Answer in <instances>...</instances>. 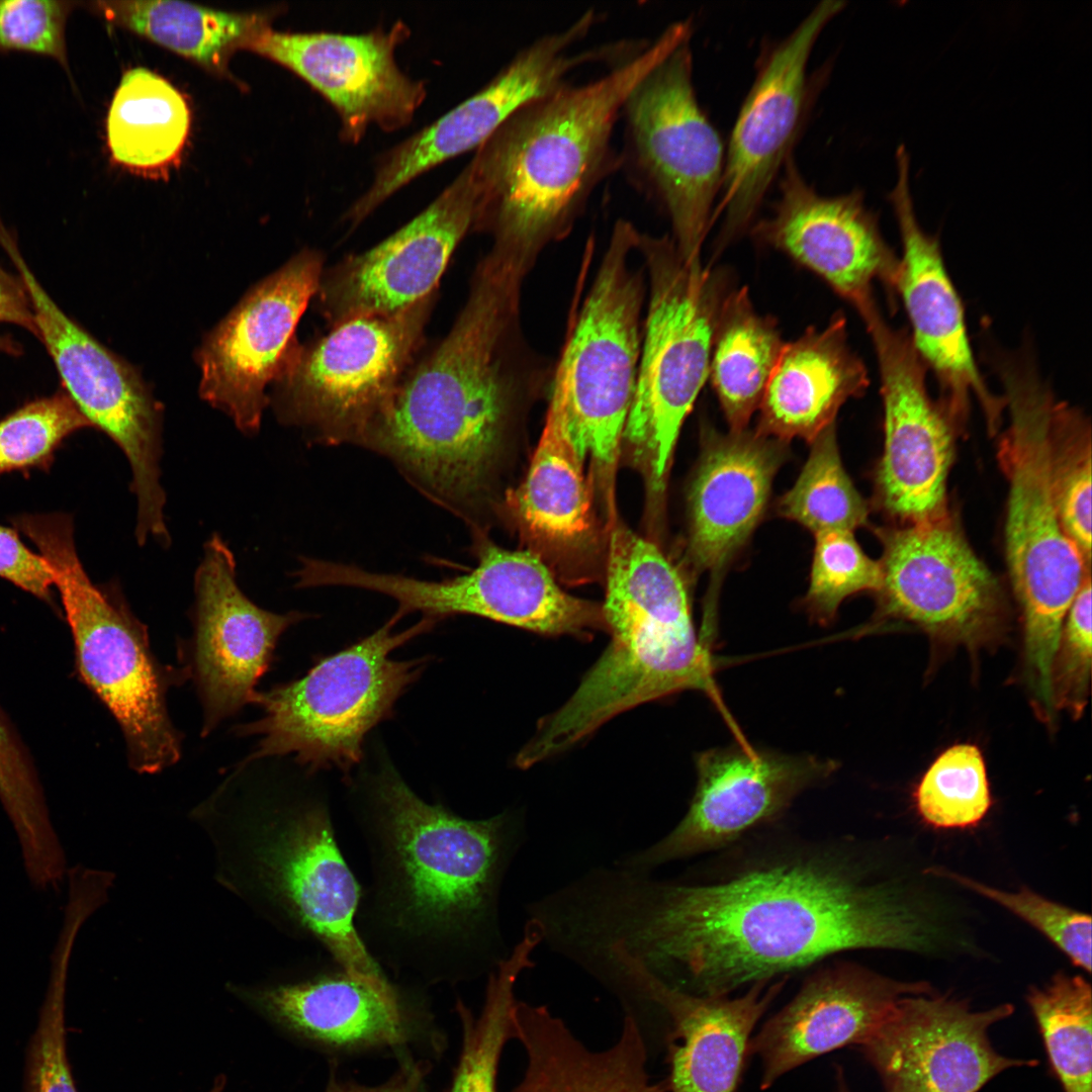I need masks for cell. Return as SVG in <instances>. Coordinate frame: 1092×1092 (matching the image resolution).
Instances as JSON below:
<instances>
[{
  "mask_svg": "<svg viewBox=\"0 0 1092 1092\" xmlns=\"http://www.w3.org/2000/svg\"><path fill=\"white\" fill-rule=\"evenodd\" d=\"M859 312L876 352L884 406V450L876 475L880 508L900 525L948 513L954 425L926 387V366L910 335L891 326L872 299Z\"/></svg>",
  "mask_w": 1092,
  "mask_h": 1092,
  "instance_id": "obj_18",
  "label": "cell"
},
{
  "mask_svg": "<svg viewBox=\"0 0 1092 1092\" xmlns=\"http://www.w3.org/2000/svg\"><path fill=\"white\" fill-rule=\"evenodd\" d=\"M345 586L383 594L398 604L400 617L420 612L439 621L474 615L546 635H589L607 630L602 607L565 593L533 552L492 544L481 548L476 567L443 580H423L347 566Z\"/></svg>",
  "mask_w": 1092,
  "mask_h": 1092,
  "instance_id": "obj_21",
  "label": "cell"
},
{
  "mask_svg": "<svg viewBox=\"0 0 1092 1092\" xmlns=\"http://www.w3.org/2000/svg\"><path fill=\"white\" fill-rule=\"evenodd\" d=\"M0 577L55 606V580L49 563L23 543L16 529L3 525H0Z\"/></svg>",
  "mask_w": 1092,
  "mask_h": 1092,
  "instance_id": "obj_50",
  "label": "cell"
},
{
  "mask_svg": "<svg viewBox=\"0 0 1092 1092\" xmlns=\"http://www.w3.org/2000/svg\"><path fill=\"white\" fill-rule=\"evenodd\" d=\"M693 32L691 19L672 22L605 75L566 82L507 119L468 163L478 194L475 230L536 255L565 235L595 188L620 168L612 140L628 95Z\"/></svg>",
  "mask_w": 1092,
  "mask_h": 1092,
  "instance_id": "obj_4",
  "label": "cell"
},
{
  "mask_svg": "<svg viewBox=\"0 0 1092 1092\" xmlns=\"http://www.w3.org/2000/svg\"><path fill=\"white\" fill-rule=\"evenodd\" d=\"M10 522L53 570L77 673L119 725L130 768L140 774L169 768L180 759L182 735L170 718L167 694L189 679L187 668L159 661L147 626L118 583L91 580L77 553L71 515L24 513Z\"/></svg>",
  "mask_w": 1092,
  "mask_h": 1092,
  "instance_id": "obj_7",
  "label": "cell"
},
{
  "mask_svg": "<svg viewBox=\"0 0 1092 1092\" xmlns=\"http://www.w3.org/2000/svg\"><path fill=\"white\" fill-rule=\"evenodd\" d=\"M436 292L388 315L348 320L305 348L276 382L279 420L326 445H363L421 345Z\"/></svg>",
  "mask_w": 1092,
  "mask_h": 1092,
  "instance_id": "obj_12",
  "label": "cell"
},
{
  "mask_svg": "<svg viewBox=\"0 0 1092 1092\" xmlns=\"http://www.w3.org/2000/svg\"><path fill=\"white\" fill-rule=\"evenodd\" d=\"M514 1039L526 1066L512 1092H665L648 1074L644 1037L632 1015L615 1043L594 1051L546 1006L518 1001Z\"/></svg>",
  "mask_w": 1092,
  "mask_h": 1092,
  "instance_id": "obj_33",
  "label": "cell"
},
{
  "mask_svg": "<svg viewBox=\"0 0 1092 1092\" xmlns=\"http://www.w3.org/2000/svg\"><path fill=\"white\" fill-rule=\"evenodd\" d=\"M1091 592L1089 573L1067 612L1052 668L1055 708L1075 717L1086 705L1091 675Z\"/></svg>",
  "mask_w": 1092,
  "mask_h": 1092,
  "instance_id": "obj_48",
  "label": "cell"
},
{
  "mask_svg": "<svg viewBox=\"0 0 1092 1092\" xmlns=\"http://www.w3.org/2000/svg\"><path fill=\"white\" fill-rule=\"evenodd\" d=\"M582 463L565 423L547 410L527 475L508 496L514 514L536 538L565 545L589 531L592 493Z\"/></svg>",
  "mask_w": 1092,
  "mask_h": 1092,
  "instance_id": "obj_35",
  "label": "cell"
},
{
  "mask_svg": "<svg viewBox=\"0 0 1092 1092\" xmlns=\"http://www.w3.org/2000/svg\"><path fill=\"white\" fill-rule=\"evenodd\" d=\"M784 345L776 320L756 311L745 287L732 289L717 322L709 367L730 431L746 429Z\"/></svg>",
  "mask_w": 1092,
  "mask_h": 1092,
  "instance_id": "obj_37",
  "label": "cell"
},
{
  "mask_svg": "<svg viewBox=\"0 0 1092 1092\" xmlns=\"http://www.w3.org/2000/svg\"><path fill=\"white\" fill-rule=\"evenodd\" d=\"M868 385L867 368L847 340L845 317L834 314L825 328H808L785 343L758 407L757 431L784 442L811 443Z\"/></svg>",
  "mask_w": 1092,
  "mask_h": 1092,
  "instance_id": "obj_32",
  "label": "cell"
},
{
  "mask_svg": "<svg viewBox=\"0 0 1092 1092\" xmlns=\"http://www.w3.org/2000/svg\"><path fill=\"white\" fill-rule=\"evenodd\" d=\"M0 243L28 295L37 337L60 376L64 392L90 423L125 455L136 499L135 540L169 546L166 493L161 484L162 408L134 369L101 345L48 294L6 235Z\"/></svg>",
  "mask_w": 1092,
  "mask_h": 1092,
  "instance_id": "obj_13",
  "label": "cell"
},
{
  "mask_svg": "<svg viewBox=\"0 0 1092 1092\" xmlns=\"http://www.w3.org/2000/svg\"><path fill=\"white\" fill-rule=\"evenodd\" d=\"M396 613L381 628L321 660L295 680L257 691L252 704L260 719L238 727L257 736L246 762L292 755L310 772L338 768L345 775L360 762L367 733L386 719L406 689L428 665V657L395 660L390 653L431 630L437 621L423 617L401 632Z\"/></svg>",
  "mask_w": 1092,
  "mask_h": 1092,
  "instance_id": "obj_9",
  "label": "cell"
},
{
  "mask_svg": "<svg viewBox=\"0 0 1092 1092\" xmlns=\"http://www.w3.org/2000/svg\"><path fill=\"white\" fill-rule=\"evenodd\" d=\"M1014 1012L1004 1003L985 1010L933 991L901 998L858 1046L884 1092H979L1000 1073L1034 1067L993 1046L990 1028Z\"/></svg>",
  "mask_w": 1092,
  "mask_h": 1092,
  "instance_id": "obj_23",
  "label": "cell"
},
{
  "mask_svg": "<svg viewBox=\"0 0 1092 1092\" xmlns=\"http://www.w3.org/2000/svg\"><path fill=\"white\" fill-rule=\"evenodd\" d=\"M929 991L925 982L898 981L848 961L819 964L752 1035L748 1054L760 1060V1088L815 1058L859 1045L901 998Z\"/></svg>",
  "mask_w": 1092,
  "mask_h": 1092,
  "instance_id": "obj_28",
  "label": "cell"
},
{
  "mask_svg": "<svg viewBox=\"0 0 1092 1092\" xmlns=\"http://www.w3.org/2000/svg\"><path fill=\"white\" fill-rule=\"evenodd\" d=\"M429 1067L424 1062L407 1063L387 1082L366 1087L358 1084L331 1082L326 1092H419Z\"/></svg>",
  "mask_w": 1092,
  "mask_h": 1092,
  "instance_id": "obj_52",
  "label": "cell"
},
{
  "mask_svg": "<svg viewBox=\"0 0 1092 1092\" xmlns=\"http://www.w3.org/2000/svg\"><path fill=\"white\" fill-rule=\"evenodd\" d=\"M477 214V187L467 164L406 224L323 273L317 293L329 324L393 314L435 293L453 252L475 230Z\"/></svg>",
  "mask_w": 1092,
  "mask_h": 1092,
  "instance_id": "obj_25",
  "label": "cell"
},
{
  "mask_svg": "<svg viewBox=\"0 0 1092 1092\" xmlns=\"http://www.w3.org/2000/svg\"><path fill=\"white\" fill-rule=\"evenodd\" d=\"M897 180L888 194L902 241V257L894 289L904 303L912 344L935 374L940 403L957 427L967 420L975 397L984 413L988 431L997 434L1004 396L994 395L975 361L966 328L961 298L947 273L936 236L926 233L917 219L910 192V156L904 145L895 154Z\"/></svg>",
  "mask_w": 1092,
  "mask_h": 1092,
  "instance_id": "obj_26",
  "label": "cell"
},
{
  "mask_svg": "<svg viewBox=\"0 0 1092 1092\" xmlns=\"http://www.w3.org/2000/svg\"><path fill=\"white\" fill-rule=\"evenodd\" d=\"M785 443L757 430H706L689 495L688 556L695 570L720 574L748 540L785 461Z\"/></svg>",
  "mask_w": 1092,
  "mask_h": 1092,
  "instance_id": "obj_30",
  "label": "cell"
},
{
  "mask_svg": "<svg viewBox=\"0 0 1092 1092\" xmlns=\"http://www.w3.org/2000/svg\"><path fill=\"white\" fill-rule=\"evenodd\" d=\"M600 15L583 12L572 23L546 33L520 50L483 87L438 119L381 154L372 183L344 218L355 226L419 176L476 150L507 119L530 101L560 87L578 68L610 61L612 46L574 51Z\"/></svg>",
  "mask_w": 1092,
  "mask_h": 1092,
  "instance_id": "obj_15",
  "label": "cell"
},
{
  "mask_svg": "<svg viewBox=\"0 0 1092 1092\" xmlns=\"http://www.w3.org/2000/svg\"><path fill=\"white\" fill-rule=\"evenodd\" d=\"M282 806L262 824L256 855L260 881L288 931L313 942L378 989L391 981L354 927L361 886L338 845L325 800Z\"/></svg>",
  "mask_w": 1092,
  "mask_h": 1092,
  "instance_id": "obj_14",
  "label": "cell"
},
{
  "mask_svg": "<svg viewBox=\"0 0 1092 1092\" xmlns=\"http://www.w3.org/2000/svg\"><path fill=\"white\" fill-rule=\"evenodd\" d=\"M1049 452L1061 525L1091 564V427L1083 413L1059 399L1052 412Z\"/></svg>",
  "mask_w": 1092,
  "mask_h": 1092,
  "instance_id": "obj_42",
  "label": "cell"
},
{
  "mask_svg": "<svg viewBox=\"0 0 1092 1092\" xmlns=\"http://www.w3.org/2000/svg\"><path fill=\"white\" fill-rule=\"evenodd\" d=\"M639 231L619 219L589 290L575 299L548 410L565 423L582 459L589 455L608 498L635 390L645 296L631 265Z\"/></svg>",
  "mask_w": 1092,
  "mask_h": 1092,
  "instance_id": "obj_10",
  "label": "cell"
},
{
  "mask_svg": "<svg viewBox=\"0 0 1092 1092\" xmlns=\"http://www.w3.org/2000/svg\"><path fill=\"white\" fill-rule=\"evenodd\" d=\"M302 978L254 994L281 1024L336 1046L399 1045L410 1036L399 987L383 991L354 976L324 953Z\"/></svg>",
  "mask_w": 1092,
  "mask_h": 1092,
  "instance_id": "obj_31",
  "label": "cell"
},
{
  "mask_svg": "<svg viewBox=\"0 0 1092 1092\" xmlns=\"http://www.w3.org/2000/svg\"><path fill=\"white\" fill-rule=\"evenodd\" d=\"M0 352L17 356L22 352V348L11 337L0 335Z\"/></svg>",
  "mask_w": 1092,
  "mask_h": 1092,
  "instance_id": "obj_53",
  "label": "cell"
},
{
  "mask_svg": "<svg viewBox=\"0 0 1092 1092\" xmlns=\"http://www.w3.org/2000/svg\"><path fill=\"white\" fill-rule=\"evenodd\" d=\"M668 1016L665 1092H735L752 1031L786 979L757 982L741 995H706L672 986L624 962L606 968Z\"/></svg>",
  "mask_w": 1092,
  "mask_h": 1092,
  "instance_id": "obj_29",
  "label": "cell"
},
{
  "mask_svg": "<svg viewBox=\"0 0 1092 1092\" xmlns=\"http://www.w3.org/2000/svg\"><path fill=\"white\" fill-rule=\"evenodd\" d=\"M649 279L648 311L624 437L662 493L682 424L709 377L715 329L730 276L685 259L673 242L639 233Z\"/></svg>",
  "mask_w": 1092,
  "mask_h": 1092,
  "instance_id": "obj_8",
  "label": "cell"
},
{
  "mask_svg": "<svg viewBox=\"0 0 1092 1092\" xmlns=\"http://www.w3.org/2000/svg\"><path fill=\"white\" fill-rule=\"evenodd\" d=\"M727 848L697 882L619 876L602 913L611 948L670 985L730 995L845 951L931 952L945 938L857 839L749 835Z\"/></svg>",
  "mask_w": 1092,
  "mask_h": 1092,
  "instance_id": "obj_1",
  "label": "cell"
},
{
  "mask_svg": "<svg viewBox=\"0 0 1092 1092\" xmlns=\"http://www.w3.org/2000/svg\"><path fill=\"white\" fill-rule=\"evenodd\" d=\"M529 270L514 253L488 252L451 330L408 368L363 444L452 513L481 494L515 401L548 377L521 329Z\"/></svg>",
  "mask_w": 1092,
  "mask_h": 1092,
  "instance_id": "obj_3",
  "label": "cell"
},
{
  "mask_svg": "<svg viewBox=\"0 0 1092 1092\" xmlns=\"http://www.w3.org/2000/svg\"><path fill=\"white\" fill-rule=\"evenodd\" d=\"M78 932L63 927L51 958L39 1017L25 1053L23 1092H77L66 1049L68 967Z\"/></svg>",
  "mask_w": 1092,
  "mask_h": 1092,
  "instance_id": "obj_45",
  "label": "cell"
},
{
  "mask_svg": "<svg viewBox=\"0 0 1092 1092\" xmlns=\"http://www.w3.org/2000/svg\"><path fill=\"white\" fill-rule=\"evenodd\" d=\"M411 35L403 21L360 33L287 32L266 27L249 50L288 69L335 109L340 139L359 143L370 125L395 131L410 124L426 83L404 73L396 49Z\"/></svg>",
  "mask_w": 1092,
  "mask_h": 1092,
  "instance_id": "obj_22",
  "label": "cell"
},
{
  "mask_svg": "<svg viewBox=\"0 0 1092 1092\" xmlns=\"http://www.w3.org/2000/svg\"><path fill=\"white\" fill-rule=\"evenodd\" d=\"M937 877L980 894L1014 913L1040 931L1076 967L1091 971V917L1051 901L1028 889L1007 892L944 869H930Z\"/></svg>",
  "mask_w": 1092,
  "mask_h": 1092,
  "instance_id": "obj_47",
  "label": "cell"
},
{
  "mask_svg": "<svg viewBox=\"0 0 1092 1092\" xmlns=\"http://www.w3.org/2000/svg\"><path fill=\"white\" fill-rule=\"evenodd\" d=\"M913 798L919 816L932 827L962 829L979 824L992 803L980 749L964 743L944 750L923 775Z\"/></svg>",
  "mask_w": 1092,
  "mask_h": 1092,
  "instance_id": "obj_43",
  "label": "cell"
},
{
  "mask_svg": "<svg viewBox=\"0 0 1092 1092\" xmlns=\"http://www.w3.org/2000/svg\"><path fill=\"white\" fill-rule=\"evenodd\" d=\"M79 2L0 0V52H22L68 69L66 27Z\"/></svg>",
  "mask_w": 1092,
  "mask_h": 1092,
  "instance_id": "obj_49",
  "label": "cell"
},
{
  "mask_svg": "<svg viewBox=\"0 0 1092 1092\" xmlns=\"http://www.w3.org/2000/svg\"><path fill=\"white\" fill-rule=\"evenodd\" d=\"M779 178L771 213L751 228L758 240L816 273L855 308L875 297V280L894 290L899 259L860 190L820 194L793 155Z\"/></svg>",
  "mask_w": 1092,
  "mask_h": 1092,
  "instance_id": "obj_27",
  "label": "cell"
},
{
  "mask_svg": "<svg viewBox=\"0 0 1092 1092\" xmlns=\"http://www.w3.org/2000/svg\"><path fill=\"white\" fill-rule=\"evenodd\" d=\"M837 1071L836 1086L832 1092H852L844 1079L842 1069L839 1067Z\"/></svg>",
  "mask_w": 1092,
  "mask_h": 1092,
  "instance_id": "obj_54",
  "label": "cell"
},
{
  "mask_svg": "<svg viewBox=\"0 0 1092 1092\" xmlns=\"http://www.w3.org/2000/svg\"><path fill=\"white\" fill-rule=\"evenodd\" d=\"M323 273L318 253L300 252L249 291L198 352L201 397L245 435L258 433L270 402L265 388L284 375L299 350L295 329Z\"/></svg>",
  "mask_w": 1092,
  "mask_h": 1092,
  "instance_id": "obj_20",
  "label": "cell"
},
{
  "mask_svg": "<svg viewBox=\"0 0 1092 1092\" xmlns=\"http://www.w3.org/2000/svg\"><path fill=\"white\" fill-rule=\"evenodd\" d=\"M0 323L18 326L37 337L31 304L21 280L1 267Z\"/></svg>",
  "mask_w": 1092,
  "mask_h": 1092,
  "instance_id": "obj_51",
  "label": "cell"
},
{
  "mask_svg": "<svg viewBox=\"0 0 1092 1092\" xmlns=\"http://www.w3.org/2000/svg\"><path fill=\"white\" fill-rule=\"evenodd\" d=\"M190 122L187 101L171 83L145 68L128 70L106 117L110 156L138 172L167 170L182 153Z\"/></svg>",
  "mask_w": 1092,
  "mask_h": 1092,
  "instance_id": "obj_36",
  "label": "cell"
},
{
  "mask_svg": "<svg viewBox=\"0 0 1092 1092\" xmlns=\"http://www.w3.org/2000/svg\"><path fill=\"white\" fill-rule=\"evenodd\" d=\"M224 1086H225L224 1078L219 1077V1078H217V1080H216V1082H215V1084H214V1086H213V1088L211 1089L210 1092H223Z\"/></svg>",
  "mask_w": 1092,
  "mask_h": 1092,
  "instance_id": "obj_55",
  "label": "cell"
},
{
  "mask_svg": "<svg viewBox=\"0 0 1092 1092\" xmlns=\"http://www.w3.org/2000/svg\"><path fill=\"white\" fill-rule=\"evenodd\" d=\"M87 428L63 390L22 404L0 420V475L50 470L64 441Z\"/></svg>",
  "mask_w": 1092,
  "mask_h": 1092,
  "instance_id": "obj_44",
  "label": "cell"
},
{
  "mask_svg": "<svg viewBox=\"0 0 1092 1092\" xmlns=\"http://www.w3.org/2000/svg\"><path fill=\"white\" fill-rule=\"evenodd\" d=\"M0 802L16 832L31 885L40 891L58 888L67 874L65 852L31 757L1 708Z\"/></svg>",
  "mask_w": 1092,
  "mask_h": 1092,
  "instance_id": "obj_38",
  "label": "cell"
},
{
  "mask_svg": "<svg viewBox=\"0 0 1092 1092\" xmlns=\"http://www.w3.org/2000/svg\"><path fill=\"white\" fill-rule=\"evenodd\" d=\"M236 568L229 545L212 534L194 573L193 634L183 665L200 700L203 736L252 704L281 635L306 618L257 606L240 588Z\"/></svg>",
  "mask_w": 1092,
  "mask_h": 1092,
  "instance_id": "obj_24",
  "label": "cell"
},
{
  "mask_svg": "<svg viewBox=\"0 0 1092 1092\" xmlns=\"http://www.w3.org/2000/svg\"><path fill=\"white\" fill-rule=\"evenodd\" d=\"M354 815L370 869L354 927L370 958L428 983L492 972L506 958L497 901L515 844L509 816L470 820L428 804L392 767L360 791Z\"/></svg>",
  "mask_w": 1092,
  "mask_h": 1092,
  "instance_id": "obj_2",
  "label": "cell"
},
{
  "mask_svg": "<svg viewBox=\"0 0 1092 1092\" xmlns=\"http://www.w3.org/2000/svg\"><path fill=\"white\" fill-rule=\"evenodd\" d=\"M690 41L654 66L628 95L621 115L620 168L662 206L676 249L695 260L712 224L726 147L699 103Z\"/></svg>",
  "mask_w": 1092,
  "mask_h": 1092,
  "instance_id": "obj_11",
  "label": "cell"
},
{
  "mask_svg": "<svg viewBox=\"0 0 1092 1092\" xmlns=\"http://www.w3.org/2000/svg\"><path fill=\"white\" fill-rule=\"evenodd\" d=\"M1091 986L1083 977L1056 974L1026 995L1053 1074L1064 1092H1091Z\"/></svg>",
  "mask_w": 1092,
  "mask_h": 1092,
  "instance_id": "obj_39",
  "label": "cell"
},
{
  "mask_svg": "<svg viewBox=\"0 0 1092 1092\" xmlns=\"http://www.w3.org/2000/svg\"><path fill=\"white\" fill-rule=\"evenodd\" d=\"M602 610L611 641L521 748L529 766L636 706L689 690L713 691L710 653L696 633L681 575L656 545L625 527L610 537Z\"/></svg>",
  "mask_w": 1092,
  "mask_h": 1092,
  "instance_id": "obj_5",
  "label": "cell"
},
{
  "mask_svg": "<svg viewBox=\"0 0 1092 1092\" xmlns=\"http://www.w3.org/2000/svg\"><path fill=\"white\" fill-rule=\"evenodd\" d=\"M876 534L883 547L881 615L971 646L997 633L1004 615L1001 585L949 512Z\"/></svg>",
  "mask_w": 1092,
  "mask_h": 1092,
  "instance_id": "obj_17",
  "label": "cell"
},
{
  "mask_svg": "<svg viewBox=\"0 0 1092 1092\" xmlns=\"http://www.w3.org/2000/svg\"><path fill=\"white\" fill-rule=\"evenodd\" d=\"M528 957L514 950L490 972L484 1004L474 1015L463 1002L456 1010L463 1030L462 1050L448 1092H496V1073L503 1050L514 1039V1018L518 1000L515 985Z\"/></svg>",
  "mask_w": 1092,
  "mask_h": 1092,
  "instance_id": "obj_40",
  "label": "cell"
},
{
  "mask_svg": "<svg viewBox=\"0 0 1092 1092\" xmlns=\"http://www.w3.org/2000/svg\"><path fill=\"white\" fill-rule=\"evenodd\" d=\"M114 25L128 29L192 60L209 71L229 73L230 59L249 50L268 26L272 12L237 13L180 1H94L83 3Z\"/></svg>",
  "mask_w": 1092,
  "mask_h": 1092,
  "instance_id": "obj_34",
  "label": "cell"
},
{
  "mask_svg": "<svg viewBox=\"0 0 1092 1092\" xmlns=\"http://www.w3.org/2000/svg\"><path fill=\"white\" fill-rule=\"evenodd\" d=\"M846 3H818L785 38L758 58L753 83L726 147L712 221L722 216L718 249L752 226L762 201L800 138L812 99L808 63L825 27Z\"/></svg>",
  "mask_w": 1092,
  "mask_h": 1092,
  "instance_id": "obj_16",
  "label": "cell"
},
{
  "mask_svg": "<svg viewBox=\"0 0 1092 1092\" xmlns=\"http://www.w3.org/2000/svg\"><path fill=\"white\" fill-rule=\"evenodd\" d=\"M797 481L778 503L781 516L815 534L850 531L868 522L869 507L847 475L839 455L834 424L812 442Z\"/></svg>",
  "mask_w": 1092,
  "mask_h": 1092,
  "instance_id": "obj_41",
  "label": "cell"
},
{
  "mask_svg": "<svg viewBox=\"0 0 1092 1092\" xmlns=\"http://www.w3.org/2000/svg\"><path fill=\"white\" fill-rule=\"evenodd\" d=\"M838 767L832 759L730 745L697 755L689 809L662 839L623 861L646 873L662 863L725 849L774 823L806 790Z\"/></svg>",
  "mask_w": 1092,
  "mask_h": 1092,
  "instance_id": "obj_19",
  "label": "cell"
},
{
  "mask_svg": "<svg viewBox=\"0 0 1092 1092\" xmlns=\"http://www.w3.org/2000/svg\"><path fill=\"white\" fill-rule=\"evenodd\" d=\"M996 370L1009 416L997 450L1008 482L1006 561L1022 612L1029 689L1048 701L1064 621L1091 564L1065 533L1054 499L1049 441L1057 397L1027 352L1000 357Z\"/></svg>",
  "mask_w": 1092,
  "mask_h": 1092,
  "instance_id": "obj_6",
  "label": "cell"
},
{
  "mask_svg": "<svg viewBox=\"0 0 1092 1092\" xmlns=\"http://www.w3.org/2000/svg\"><path fill=\"white\" fill-rule=\"evenodd\" d=\"M881 580L879 561L862 551L853 532L815 534L810 583L804 604L818 624L832 622L846 598L864 590L878 592Z\"/></svg>",
  "mask_w": 1092,
  "mask_h": 1092,
  "instance_id": "obj_46",
  "label": "cell"
}]
</instances>
